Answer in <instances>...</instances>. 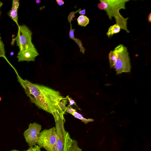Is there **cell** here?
Wrapping results in <instances>:
<instances>
[{
    "instance_id": "cell-1",
    "label": "cell",
    "mask_w": 151,
    "mask_h": 151,
    "mask_svg": "<svg viewBox=\"0 0 151 151\" xmlns=\"http://www.w3.org/2000/svg\"><path fill=\"white\" fill-rule=\"evenodd\" d=\"M16 74L18 81L32 103L39 109L52 114L57 110L61 111L58 106V102L64 97L59 92L48 87L24 80L17 72Z\"/></svg>"
},
{
    "instance_id": "cell-2",
    "label": "cell",
    "mask_w": 151,
    "mask_h": 151,
    "mask_svg": "<svg viewBox=\"0 0 151 151\" xmlns=\"http://www.w3.org/2000/svg\"><path fill=\"white\" fill-rule=\"evenodd\" d=\"M64 114L57 110L52 114L55 121V130L57 136L56 151H69V149L72 143L73 139L70 137L68 132L66 131L64 128Z\"/></svg>"
},
{
    "instance_id": "cell-3",
    "label": "cell",
    "mask_w": 151,
    "mask_h": 151,
    "mask_svg": "<svg viewBox=\"0 0 151 151\" xmlns=\"http://www.w3.org/2000/svg\"><path fill=\"white\" fill-rule=\"evenodd\" d=\"M129 1V0H105V4L104 10L110 20H111L112 17H114L116 24L128 33L130 32L127 27L129 17L124 18L120 14L119 10L121 9H125V3Z\"/></svg>"
},
{
    "instance_id": "cell-4",
    "label": "cell",
    "mask_w": 151,
    "mask_h": 151,
    "mask_svg": "<svg viewBox=\"0 0 151 151\" xmlns=\"http://www.w3.org/2000/svg\"><path fill=\"white\" fill-rule=\"evenodd\" d=\"M114 50L118 55L113 67L116 74L130 72L131 67L127 48L123 45L120 44L115 48Z\"/></svg>"
},
{
    "instance_id": "cell-5",
    "label": "cell",
    "mask_w": 151,
    "mask_h": 151,
    "mask_svg": "<svg viewBox=\"0 0 151 151\" xmlns=\"http://www.w3.org/2000/svg\"><path fill=\"white\" fill-rule=\"evenodd\" d=\"M18 27L17 35L14 40L19 51L35 48L32 41L31 31L25 25H19Z\"/></svg>"
},
{
    "instance_id": "cell-6",
    "label": "cell",
    "mask_w": 151,
    "mask_h": 151,
    "mask_svg": "<svg viewBox=\"0 0 151 151\" xmlns=\"http://www.w3.org/2000/svg\"><path fill=\"white\" fill-rule=\"evenodd\" d=\"M57 136L55 127L45 129L40 132V137L37 145L47 151H56V145Z\"/></svg>"
},
{
    "instance_id": "cell-7",
    "label": "cell",
    "mask_w": 151,
    "mask_h": 151,
    "mask_svg": "<svg viewBox=\"0 0 151 151\" xmlns=\"http://www.w3.org/2000/svg\"><path fill=\"white\" fill-rule=\"evenodd\" d=\"M42 126L36 122L30 123L29 127L24 133L26 142L31 147H33L37 144L40 137Z\"/></svg>"
},
{
    "instance_id": "cell-8",
    "label": "cell",
    "mask_w": 151,
    "mask_h": 151,
    "mask_svg": "<svg viewBox=\"0 0 151 151\" xmlns=\"http://www.w3.org/2000/svg\"><path fill=\"white\" fill-rule=\"evenodd\" d=\"M39 55V54L37 49L35 48L24 51H19L17 54V58L18 62L34 61L35 58Z\"/></svg>"
},
{
    "instance_id": "cell-9",
    "label": "cell",
    "mask_w": 151,
    "mask_h": 151,
    "mask_svg": "<svg viewBox=\"0 0 151 151\" xmlns=\"http://www.w3.org/2000/svg\"><path fill=\"white\" fill-rule=\"evenodd\" d=\"M19 6V0H13L12 8L10 11L8 13L9 16L16 22L18 27L19 26L18 22V16L17 14V11Z\"/></svg>"
},
{
    "instance_id": "cell-10",
    "label": "cell",
    "mask_w": 151,
    "mask_h": 151,
    "mask_svg": "<svg viewBox=\"0 0 151 151\" xmlns=\"http://www.w3.org/2000/svg\"><path fill=\"white\" fill-rule=\"evenodd\" d=\"M120 30V27L116 24L111 26L109 27L106 33V35L108 37H109L110 36H112L113 34L119 33Z\"/></svg>"
},
{
    "instance_id": "cell-11",
    "label": "cell",
    "mask_w": 151,
    "mask_h": 151,
    "mask_svg": "<svg viewBox=\"0 0 151 151\" xmlns=\"http://www.w3.org/2000/svg\"><path fill=\"white\" fill-rule=\"evenodd\" d=\"M118 57L117 53L114 50L111 51L109 55V58L111 68H113L115 62Z\"/></svg>"
},
{
    "instance_id": "cell-12",
    "label": "cell",
    "mask_w": 151,
    "mask_h": 151,
    "mask_svg": "<svg viewBox=\"0 0 151 151\" xmlns=\"http://www.w3.org/2000/svg\"><path fill=\"white\" fill-rule=\"evenodd\" d=\"M78 24L82 26L86 27L89 23V18L84 15H81L77 18Z\"/></svg>"
},
{
    "instance_id": "cell-13",
    "label": "cell",
    "mask_w": 151,
    "mask_h": 151,
    "mask_svg": "<svg viewBox=\"0 0 151 151\" xmlns=\"http://www.w3.org/2000/svg\"><path fill=\"white\" fill-rule=\"evenodd\" d=\"M75 118L81 120L82 122L85 124H86L88 122H93L94 120L92 119H86L84 118L81 114L78 113L76 111H75L72 115Z\"/></svg>"
},
{
    "instance_id": "cell-14",
    "label": "cell",
    "mask_w": 151,
    "mask_h": 151,
    "mask_svg": "<svg viewBox=\"0 0 151 151\" xmlns=\"http://www.w3.org/2000/svg\"><path fill=\"white\" fill-rule=\"evenodd\" d=\"M68 100L64 97L60 100L58 102V105L60 110L65 113L67 107L66 105L68 104Z\"/></svg>"
},
{
    "instance_id": "cell-15",
    "label": "cell",
    "mask_w": 151,
    "mask_h": 151,
    "mask_svg": "<svg viewBox=\"0 0 151 151\" xmlns=\"http://www.w3.org/2000/svg\"><path fill=\"white\" fill-rule=\"evenodd\" d=\"M69 151H82V150L78 147L77 142L73 139L72 144L69 149Z\"/></svg>"
},
{
    "instance_id": "cell-16",
    "label": "cell",
    "mask_w": 151,
    "mask_h": 151,
    "mask_svg": "<svg viewBox=\"0 0 151 151\" xmlns=\"http://www.w3.org/2000/svg\"><path fill=\"white\" fill-rule=\"evenodd\" d=\"M72 39L78 45L80 48V52L84 54L85 51V49L83 46L81 41L78 39L76 38L75 37Z\"/></svg>"
},
{
    "instance_id": "cell-17",
    "label": "cell",
    "mask_w": 151,
    "mask_h": 151,
    "mask_svg": "<svg viewBox=\"0 0 151 151\" xmlns=\"http://www.w3.org/2000/svg\"><path fill=\"white\" fill-rule=\"evenodd\" d=\"M4 48V45L1 40L0 36V58L5 57V51Z\"/></svg>"
},
{
    "instance_id": "cell-18",
    "label": "cell",
    "mask_w": 151,
    "mask_h": 151,
    "mask_svg": "<svg viewBox=\"0 0 151 151\" xmlns=\"http://www.w3.org/2000/svg\"><path fill=\"white\" fill-rule=\"evenodd\" d=\"M81 10V8H80L78 10L74 12H70L68 17V22L70 23H71V22L72 20H73V18H74L76 16L75 15V14L77 13L78 12H79Z\"/></svg>"
},
{
    "instance_id": "cell-19",
    "label": "cell",
    "mask_w": 151,
    "mask_h": 151,
    "mask_svg": "<svg viewBox=\"0 0 151 151\" xmlns=\"http://www.w3.org/2000/svg\"><path fill=\"white\" fill-rule=\"evenodd\" d=\"M11 151H19L16 150H12ZM24 151H41V148L37 145H36L33 147H29L27 150Z\"/></svg>"
},
{
    "instance_id": "cell-20",
    "label": "cell",
    "mask_w": 151,
    "mask_h": 151,
    "mask_svg": "<svg viewBox=\"0 0 151 151\" xmlns=\"http://www.w3.org/2000/svg\"><path fill=\"white\" fill-rule=\"evenodd\" d=\"M75 111H76V110L75 109H73L71 106L69 104L67 107V108L65 110V112H66L72 115V114Z\"/></svg>"
},
{
    "instance_id": "cell-21",
    "label": "cell",
    "mask_w": 151,
    "mask_h": 151,
    "mask_svg": "<svg viewBox=\"0 0 151 151\" xmlns=\"http://www.w3.org/2000/svg\"><path fill=\"white\" fill-rule=\"evenodd\" d=\"M65 98L68 100L69 104L70 106H73L74 105H75V106L78 107L79 109L80 110V109L77 106L75 101L73 100L72 98L68 96H67L65 97Z\"/></svg>"
},
{
    "instance_id": "cell-22",
    "label": "cell",
    "mask_w": 151,
    "mask_h": 151,
    "mask_svg": "<svg viewBox=\"0 0 151 151\" xmlns=\"http://www.w3.org/2000/svg\"><path fill=\"white\" fill-rule=\"evenodd\" d=\"M70 28L69 32V36L70 38L72 39L74 37V32L75 29L72 28V25L71 23H70Z\"/></svg>"
},
{
    "instance_id": "cell-23",
    "label": "cell",
    "mask_w": 151,
    "mask_h": 151,
    "mask_svg": "<svg viewBox=\"0 0 151 151\" xmlns=\"http://www.w3.org/2000/svg\"><path fill=\"white\" fill-rule=\"evenodd\" d=\"M56 1L57 4L59 6H61L64 4V2L62 0H56Z\"/></svg>"
},
{
    "instance_id": "cell-24",
    "label": "cell",
    "mask_w": 151,
    "mask_h": 151,
    "mask_svg": "<svg viewBox=\"0 0 151 151\" xmlns=\"http://www.w3.org/2000/svg\"><path fill=\"white\" fill-rule=\"evenodd\" d=\"M79 13L81 15H84L86 14V9H84L82 10H81L79 12Z\"/></svg>"
},
{
    "instance_id": "cell-25",
    "label": "cell",
    "mask_w": 151,
    "mask_h": 151,
    "mask_svg": "<svg viewBox=\"0 0 151 151\" xmlns=\"http://www.w3.org/2000/svg\"><path fill=\"white\" fill-rule=\"evenodd\" d=\"M148 20L149 22H151V13H150V14L149 15L148 17Z\"/></svg>"
},
{
    "instance_id": "cell-26",
    "label": "cell",
    "mask_w": 151,
    "mask_h": 151,
    "mask_svg": "<svg viewBox=\"0 0 151 151\" xmlns=\"http://www.w3.org/2000/svg\"><path fill=\"white\" fill-rule=\"evenodd\" d=\"M36 2L37 4H40L41 3V1L40 0H36Z\"/></svg>"
},
{
    "instance_id": "cell-27",
    "label": "cell",
    "mask_w": 151,
    "mask_h": 151,
    "mask_svg": "<svg viewBox=\"0 0 151 151\" xmlns=\"http://www.w3.org/2000/svg\"><path fill=\"white\" fill-rule=\"evenodd\" d=\"M3 4L2 2L0 1V8L2 6Z\"/></svg>"
},
{
    "instance_id": "cell-28",
    "label": "cell",
    "mask_w": 151,
    "mask_h": 151,
    "mask_svg": "<svg viewBox=\"0 0 151 151\" xmlns=\"http://www.w3.org/2000/svg\"><path fill=\"white\" fill-rule=\"evenodd\" d=\"M14 54V52H11L10 53V55L11 56H12Z\"/></svg>"
},
{
    "instance_id": "cell-29",
    "label": "cell",
    "mask_w": 151,
    "mask_h": 151,
    "mask_svg": "<svg viewBox=\"0 0 151 151\" xmlns=\"http://www.w3.org/2000/svg\"><path fill=\"white\" fill-rule=\"evenodd\" d=\"M1 97H0V101H1Z\"/></svg>"
}]
</instances>
